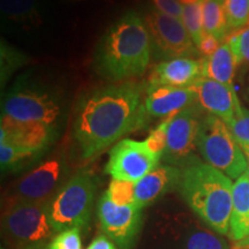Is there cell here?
Masks as SVG:
<instances>
[{
  "instance_id": "1",
  "label": "cell",
  "mask_w": 249,
  "mask_h": 249,
  "mask_svg": "<svg viewBox=\"0 0 249 249\" xmlns=\"http://www.w3.org/2000/svg\"><path fill=\"white\" fill-rule=\"evenodd\" d=\"M148 86L134 81L105 86L87 93L76 107L73 136L81 157L89 160L147 123Z\"/></svg>"
},
{
  "instance_id": "2",
  "label": "cell",
  "mask_w": 249,
  "mask_h": 249,
  "mask_svg": "<svg viewBox=\"0 0 249 249\" xmlns=\"http://www.w3.org/2000/svg\"><path fill=\"white\" fill-rule=\"evenodd\" d=\"M151 38L144 18L128 12L108 28L96 49L95 68L103 77L124 82L147 70Z\"/></svg>"
},
{
  "instance_id": "3",
  "label": "cell",
  "mask_w": 249,
  "mask_h": 249,
  "mask_svg": "<svg viewBox=\"0 0 249 249\" xmlns=\"http://www.w3.org/2000/svg\"><path fill=\"white\" fill-rule=\"evenodd\" d=\"M179 191L189 209L204 225L220 235L229 234L233 182L226 174L198 161L182 170Z\"/></svg>"
},
{
  "instance_id": "4",
  "label": "cell",
  "mask_w": 249,
  "mask_h": 249,
  "mask_svg": "<svg viewBox=\"0 0 249 249\" xmlns=\"http://www.w3.org/2000/svg\"><path fill=\"white\" fill-rule=\"evenodd\" d=\"M97 183L88 171H80L62 185L49 202L50 222L55 233L82 230L90 222Z\"/></svg>"
},
{
  "instance_id": "5",
  "label": "cell",
  "mask_w": 249,
  "mask_h": 249,
  "mask_svg": "<svg viewBox=\"0 0 249 249\" xmlns=\"http://www.w3.org/2000/svg\"><path fill=\"white\" fill-rule=\"evenodd\" d=\"M196 147L205 163L230 179L236 180L247 171V160L240 144L220 118L213 114L202 118Z\"/></svg>"
},
{
  "instance_id": "6",
  "label": "cell",
  "mask_w": 249,
  "mask_h": 249,
  "mask_svg": "<svg viewBox=\"0 0 249 249\" xmlns=\"http://www.w3.org/2000/svg\"><path fill=\"white\" fill-rule=\"evenodd\" d=\"M49 203L5 204L1 234L8 249H24L48 242L57 234L49 217Z\"/></svg>"
},
{
  "instance_id": "7",
  "label": "cell",
  "mask_w": 249,
  "mask_h": 249,
  "mask_svg": "<svg viewBox=\"0 0 249 249\" xmlns=\"http://www.w3.org/2000/svg\"><path fill=\"white\" fill-rule=\"evenodd\" d=\"M151 230L147 249H231L222 235L185 213L167 214Z\"/></svg>"
},
{
  "instance_id": "8",
  "label": "cell",
  "mask_w": 249,
  "mask_h": 249,
  "mask_svg": "<svg viewBox=\"0 0 249 249\" xmlns=\"http://www.w3.org/2000/svg\"><path fill=\"white\" fill-rule=\"evenodd\" d=\"M60 98L48 89L18 82L6 93L1 111L4 116L22 121H35L54 128L61 116Z\"/></svg>"
},
{
  "instance_id": "9",
  "label": "cell",
  "mask_w": 249,
  "mask_h": 249,
  "mask_svg": "<svg viewBox=\"0 0 249 249\" xmlns=\"http://www.w3.org/2000/svg\"><path fill=\"white\" fill-rule=\"evenodd\" d=\"M68 166L62 156L49 158L21 177L6 196V204L17 202L49 203L67 181Z\"/></svg>"
},
{
  "instance_id": "10",
  "label": "cell",
  "mask_w": 249,
  "mask_h": 249,
  "mask_svg": "<svg viewBox=\"0 0 249 249\" xmlns=\"http://www.w3.org/2000/svg\"><path fill=\"white\" fill-rule=\"evenodd\" d=\"M201 112L202 107L194 104L170 118L166 149L161 160L181 170L200 161L195 151L197 150L196 139L198 128L203 118Z\"/></svg>"
},
{
  "instance_id": "11",
  "label": "cell",
  "mask_w": 249,
  "mask_h": 249,
  "mask_svg": "<svg viewBox=\"0 0 249 249\" xmlns=\"http://www.w3.org/2000/svg\"><path fill=\"white\" fill-rule=\"evenodd\" d=\"M136 204L117 205L103 194L97 205L102 232L116 244L118 249H133L143 226V213Z\"/></svg>"
},
{
  "instance_id": "12",
  "label": "cell",
  "mask_w": 249,
  "mask_h": 249,
  "mask_svg": "<svg viewBox=\"0 0 249 249\" xmlns=\"http://www.w3.org/2000/svg\"><path fill=\"white\" fill-rule=\"evenodd\" d=\"M160 160L144 141L124 139L111 149L105 172L112 179L136 183L155 170Z\"/></svg>"
},
{
  "instance_id": "13",
  "label": "cell",
  "mask_w": 249,
  "mask_h": 249,
  "mask_svg": "<svg viewBox=\"0 0 249 249\" xmlns=\"http://www.w3.org/2000/svg\"><path fill=\"white\" fill-rule=\"evenodd\" d=\"M143 18L151 43L164 57L182 58L195 53L194 42L181 20L160 13L156 9L148 12Z\"/></svg>"
},
{
  "instance_id": "14",
  "label": "cell",
  "mask_w": 249,
  "mask_h": 249,
  "mask_svg": "<svg viewBox=\"0 0 249 249\" xmlns=\"http://www.w3.org/2000/svg\"><path fill=\"white\" fill-rule=\"evenodd\" d=\"M54 136V128L35 121H22L1 114L0 144L44 151Z\"/></svg>"
},
{
  "instance_id": "15",
  "label": "cell",
  "mask_w": 249,
  "mask_h": 249,
  "mask_svg": "<svg viewBox=\"0 0 249 249\" xmlns=\"http://www.w3.org/2000/svg\"><path fill=\"white\" fill-rule=\"evenodd\" d=\"M197 96V103L209 114L220 118L225 124L234 117L236 107L240 103L234 87L201 76L191 86Z\"/></svg>"
},
{
  "instance_id": "16",
  "label": "cell",
  "mask_w": 249,
  "mask_h": 249,
  "mask_svg": "<svg viewBox=\"0 0 249 249\" xmlns=\"http://www.w3.org/2000/svg\"><path fill=\"white\" fill-rule=\"evenodd\" d=\"M197 102L192 87L148 86L145 111L148 117L171 118Z\"/></svg>"
},
{
  "instance_id": "17",
  "label": "cell",
  "mask_w": 249,
  "mask_h": 249,
  "mask_svg": "<svg viewBox=\"0 0 249 249\" xmlns=\"http://www.w3.org/2000/svg\"><path fill=\"white\" fill-rule=\"evenodd\" d=\"M182 170L169 164L158 165L135 183V204L141 209L149 207L176 188H179Z\"/></svg>"
},
{
  "instance_id": "18",
  "label": "cell",
  "mask_w": 249,
  "mask_h": 249,
  "mask_svg": "<svg viewBox=\"0 0 249 249\" xmlns=\"http://www.w3.org/2000/svg\"><path fill=\"white\" fill-rule=\"evenodd\" d=\"M202 76L201 62L189 57L161 61L151 71L148 86L191 87Z\"/></svg>"
},
{
  "instance_id": "19",
  "label": "cell",
  "mask_w": 249,
  "mask_h": 249,
  "mask_svg": "<svg viewBox=\"0 0 249 249\" xmlns=\"http://www.w3.org/2000/svg\"><path fill=\"white\" fill-rule=\"evenodd\" d=\"M249 231V176L245 172L233 183L232 214L230 222V238L241 241Z\"/></svg>"
},
{
  "instance_id": "20",
  "label": "cell",
  "mask_w": 249,
  "mask_h": 249,
  "mask_svg": "<svg viewBox=\"0 0 249 249\" xmlns=\"http://www.w3.org/2000/svg\"><path fill=\"white\" fill-rule=\"evenodd\" d=\"M238 65L234 52L226 42L220 45L213 54L202 59V76L233 87V77Z\"/></svg>"
},
{
  "instance_id": "21",
  "label": "cell",
  "mask_w": 249,
  "mask_h": 249,
  "mask_svg": "<svg viewBox=\"0 0 249 249\" xmlns=\"http://www.w3.org/2000/svg\"><path fill=\"white\" fill-rule=\"evenodd\" d=\"M204 33L223 39L229 24L225 11V0H202Z\"/></svg>"
},
{
  "instance_id": "22",
  "label": "cell",
  "mask_w": 249,
  "mask_h": 249,
  "mask_svg": "<svg viewBox=\"0 0 249 249\" xmlns=\"http://www.w3.org/2000/svg\"><path fill=\"white\" fill-rule=\"evenodd\" d=\"M1 14L15 22L39 21L38 0H0Z\"/></svg>"
},
{
  "instance_id": "23",
  "label": "cell",
  "mask_w": 249,
  "mask_h": 249,
  "mask_svg": "<svg viewBox=\"0 0 249 249\" xmlns=\"http://www.w3.org/2000/svg\"><path fill=\"white\" fill-rule=\"evenodd\" d=\"M44 151H34L14 147L9 144H0V164L2 171H18L28 166L38 160Z\"/></svg>"
},
{
  "instance_id": "24",
  "label": "cell",
  "mask_w": 249,
  "mask_h": 249,
  "mask_svg": "<svg viewBox=\"0 0 249 249\" xmlns=\"http://www.w3.org/2000/svg\"><path fill=\"white\" fill-rule=\"evenodd\" d=\"M181 21L185 26L187 33L196 48L200 44L205 33L203 28V15H202V0L197 4L183 6Z\"/></svg>"
},
{
  "instance_id": "25",
  "label": "cell",
  "mask_w": 249,
  "mask_h": 249,
  "mask_svg": "<svg viewBox=\"0 0 249 249\" xmlns=\"http://www.w3.org/2000/svg\"><path fill=\"white\" fill-rule=\"evenodd\" d=\"M105 194L117 205L135 204V183L112 179Z\"/></svg>"
},
{
  "instance_id": "26",
  "label": "cell",
  "mask_w": 249,
  "mask_h": 249,
  "mask_svg": "<svg viewBox=\"0 0 249 249\" xmlns=\"http://www.w3.org/2000/svg\"><path fill=\"white\" fill-rule=\"evenodd\" d=\"M229 29H238L249 22V0H225Z\"/></svg>"
},
{
  "instance_id": "27",
  "label": "cell",
  "mask_w": 249,
  "mask_h": 249,
  "mask_svg": "<svg viewBox=\"0 0 249 249\" xmlns=\"http://www.w3.org/2000/svg\"><path fill=\"white\" fill-rule=\"evenodd\" d=\"M240 145H249V110L241 103L236 107L233 119L226 124Z\"/></svg>"
},
{
  "instance_id": "28",
  "label": "cell",
  "mask_w": 249,
  "mask_h": 249,
  "mask_svg": "<svg viewBox=\"0 0 249 249\" xmlns=\"http://www.w3.org/2000/svg\"><path fill=\"white\" fill-rule=\"evenodd\" d=\"M49 249H82L80 229H70L58 232L48 244Z\"/></svg>"
},
{
  "instance_id": "29",
  "label": "cell",
  "mask_w": 249,
  "mask_h": 249,
  "mask_svg": "<svg viewBox=\"0 0 249 249\" xmlns=\"http://www.w3.org/2000/svg\"><path fill=\"white\" fill-rule=\"evenodd\" d=\"M170 118L164 120L160 124H158L152 132L149 134V136L144 140L145 144L149 148L152 154L163 158V155L166 149V139H167V127H169Z\"/></svg>"
},
{
  "instance_id": "30",
  "label": "cell",
  "mask_w": 249,
  "mask_h": 249,
  "mask_svg": "<svg viewBox=\"0 0 249 249\" xmlns=\"http://www.w3.org/2000/svg\"><path fill=\"white\" fill-rule=\"evenodd\" d=\"M232 51L234 52L238 64L248 62L249 64V26L241 30L240 33L234 34L227 40Z\"/></svg>"
},
{
  "instance_id": "31",
  "label": "cell",
  "mask_w": 249,
  "mask_h": 249,
  "mask_svg": "<svg viewBox=\"0 0 249 249\" xmlns=\"http://www.w3.org/2000/svg\"><path fill=\"white\" fill-rule=\"evenodd\" d=\"M23 57L15 52L13 49H8L7 45H1V82L7 81L12 71L22 64Z\"/></svg>"
},
{
  "instance_id": "32",
  "label": "cell",
  "mask_w": 249,
  "mask_h": 249,
  "mask_svg": "<svg viewBox=\"0 0 249 249\" xmlns=\"http://www.w3.org/2000/svg\"><path fill=\"white\" fill-rule=\"evenodd\" d=\"M155 9L160 13L181 20L183 6L178 0H152Z\"/></svg>"
},
{
  "instance_id": "33",
  "label": "cell",
  "mask_w": 249,
  "mask_h": 249,
  "mask_svg": "<svg viewBox=\"0 0 249 249\" xmlns=\"http://www.w3.org/2000/svg\"><path fill=\"white\" fill-rule=\"evenodd\" d=\"M219 46V39L205 34L204 37L201 40V43L197 45V49L202 54H204L205 57H207V55H210L213 54V52H216Z\"/></svg>"
},
{
  "instance_id": "34",
  "label": "cell",
  "mask_w": 249,
  "mask_h": 249,
  "mask_svg": "<svg viewBox=\"0 0 249 249\" xmlns=\"http://www.w3.org/2000/svg\"><path fill=\"white\" fill-rule=\"evenodd\" d=\"M87 249H118V247L107 235L101 234L93 239Z\"/></svg>"
},
{
  "instance_id": "35",
  "label": "cell",
  "mask_w": 249,
  "mask_h": 249,
  "mask_svg": "<svg viewBox=\"0 0 249 249\" xmlns=\"http://www.w3.org/2000/svg\"><path fill=\"white\" fill-rule=\"evenodd\" d=\"M236 247H238V249H249V231L247 236H246L244 240L238 242Z\"/></svg>"
},
{
  "instance_id": "36",
  "label": "cell",
  "mask_w": 249,
  "mask_h": 249,
  "mask_svg": "<svg viewBox=\"0 0 249 249\" xmlns=\"http://www.w3.org/2000/svg\"><path fill=\"white\" fill-rule=\"evenodd\" d=\"M240 147L246 156V160H247V171H246V172H247L249 176V145H240Z\"/></svg>"
},
{
  "instance_id": "37",
  "label": "cell",
  "mask_w": 249,
  "mask_h": 249,
  "mask_svg": "<svg viewBox=\"0 0 249 249\" xmlns=\"http://www.w3.org/2000/svg\"><path fill=\"white\" fill-rule=\"evenodd\" d=\"M48 244H49V242H44V244L31 246V247H28V248H24V249H49L48 248Z\"/></svg>"
},
{
  "instance_id": "38",
  "label": "cell",
  "mask_w": 249,
  "mask_h": 249,
  "mask_svg": "<svg viewBox=\"0 0 249 249\" xmlns=\"http://www.w3.org/2000/svg\"><path fill=\"white\" fill-rule=\"evenodd\" d=\"M246 99H247L248 103H249V86H248V88H247V92H246Z\"/></svg>"
}]
</instances>
